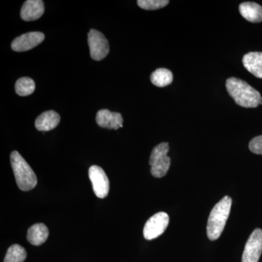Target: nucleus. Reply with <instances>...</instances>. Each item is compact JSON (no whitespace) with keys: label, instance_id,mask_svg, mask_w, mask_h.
<instances>
[{"label":"nucleus","instance_id":"f257e3e1","mask_svg":"<svg viewBox=\"0 0 262 262\" xmlns=\"http://www.w3.org/2000/svg\"><path fill=\"white\" fill-rule=\"evenodd\" d=\"M226 88L229 96L239 106L245 108H255L262 104L260 93L241 79L236 77L227 79Z\"/></svg>","mask_w":262,"mask_h":262},{"label":"nucleus","instance_id":"f03ea898","mask_svg":"<svg viewBox=\"0 0 262 262\" xmlns=\"http://www.w3.org/2000/svg\"><path fill=\"white\" fill-rule=\"evenodd\" d=\"M232 206V198L225 196L219 202L210 213L207 225V235L211 241L220 237L228 220Z\"/></svg>","mask_w":262,"mask_h":262},{"label":"nucleus","instance_id":"7ed1b4c3","mask_svg":"<svg viewBox=\"0 0 262 262\" xmlns=\"http://www.w3.org/2000/svg\"><path fill=\"white\" fill-rule=\"evenodd\" d=\"M10 163L19 189L24 192L34 189L37 184V177L30 165L19 154L18 151H12Z\"/></svg>","mask_w":262,"mask_h":262},{"label":"nucleus","instance_id":"20e7f679","mask_svg":"<svg viewBox=\"0 0 262 262\" xmlns=\"http://www.w3.org/2000/svg\"><path fill=\"white\" fill-rule=\"evenodd\" d=\"M168 151V143L163 142L155 146L151 151L149 163L151 175L155 178H162L168 173L170 165Z\"/></svg>","mask_w":262,"mask_h":262},{"label":"nucleus","instance_id":"39448f33","mask_svg":"<svg viewBox=\"0 0 262 262\" xmlns=\"http://www.w3.org/2000/svg\"><path fill=\"white\" fill-rule=\"evenodd\" d=\"M90 54L95 61H101L110 53L108 42L102 33L91 29L89 33Z\"/></svg>","mask_w":262,"mask_h":262},{"label":"nucleus","instance_id":"423d86ee","mask_svg":"<svg viewBox=\"0 0 262 262\" xmlns=\"http://www.w3.org/2000/svg\"><path fill=\"white\" fill-rule=\"evenodd\" d=\"M169 224V216L165 212H159L149 218L144 227V238L151 241L165 232Z\"/></svg>","mask_w":262,"mask_h":262},{"label":"nucleus","instance_id":"0eeeda50","mask_svg":"<svg viewBox=\"0 0 262 262\" xmlns=\"http://www.w3.org/2000/svg\"><path fill=\"white\" fill-rule=\"evenodd\" d=\"M89 174L95 194L98 198H106L110 191V181L104 170L98 165H92L90 167Z\"/></svg>","mask_w":262,"mask_h":262},{"label":"nucleus","instance_id":"6e6552de","mask_svg":"<svg viewBox=\"0 0 262 262\" xmlns=\"http://www.w3.org/2000/svg\"><path fill=\"white\" fill-rule=\"evenodd\" d=\"M262 253V230L256 229L250 235L244 253L242 262H258Z\"/></svg>","mask_w":262,"mask_h":262},{"label":"nucleus","instance_id":"1a4fd4ad","mask_svg":"<svg viewBox=\"0 0 262 262\" xmlns=\"http://www.w3.org/2000/svg\"><path fill=\"white\" fill-rule=\"evenodd\" d=\"M44 39L45 35L42 32H29L15 38L12 42L11 48L16 52L27 51L37 47Z\"/></svg>","mask_w":262,"mask_h":262},{"label":"nucleus","instance_id":"9d476101","mask_svg":"<svg viewBox=\"0 0 262 262\" xmlns=\"http://www.w3.org/2000/svg\"><path fill=\"white\" fill-rule=\"evenodd\" d=\"M96 120L100 127L115 130L122 127L123 123L121 114L113 113L108 110H99L96 115Z\"/></svg>","mask_w":262,"mask_h":262},{"label":"nucleus","instance_id":"9b49d317","mask_svg":"<svg viewBox=\"0 0 262 262\" xmlns=\"http://www.w3.org/2000/svg\"><path fill=\"white\" fill-rule=\"evenodd\" d=\"M45 12L44 3L41 0H27L20 10V17L25 21H32L40 18Z\"/></svg>","mask_w":262,"mask_h":262},{"label":"nucleus","instance_id":"f8f14e48","mask_svg":"<svg viewBox=\"0 0 262 262\" xmlns=\"http://www.w3.org/2000/svg\"><path fill=\"white\" fill-rule=\"evenodd\" d=\"M243 63L250 73L262 79V52H250L245 55Z\"/></svg>","mask_w":262,"mask_h":262},{"label":"nucleus","instance_id":"ddd939ff","mask_svg":"<svg viewBox=\"0 0 262 262\" xmlns=\"http://www.w3.org/2000/svg\"><path fill=\"white\" fill-rule=\"evenodd\" d=\"M61 117L53 110L45 112L36 119L35 127L39 131L53 130L59 124Z\"/></svg>","mask_w":262,"mask_h":262},{"label":"nucleus","instance_id":"4468645a","mask_svg":"<svg viewBox=\"0 0 262 262\" xmlns=\"http://www.w3.org/2000/svg\"><path fill=\"white\" fill-rule=\"evenodd\" d=\"M239 13L245 19L252 23L262 21V7L255 3H244L239 5Z\"/></svg>","mask_w":262,"mask_h":262},{"label":"nucleus","instance_id":"2eb2a0df","mask_svg":"<svg viewBox=\"0 0 262 262\" xmlns=\"http://www.w3.org/2000/svg\"><path fill=\"white\" fill-rule=\"evenodd\" d=\"M48 235L49 230L44 224H35L28 229L27 239L34 246H41L47 241Z\"/></svg>","mask_w":262,"mask_h":262},{"label":"nucleus","instance_id":"dca6fc26","mask_svg":"<svg viewBox=\"0 0 262 262\" xmlns=\"http://www.w3.org/2000/svg\"><path fill=\"white\" fill-rule=\"evenodd\" d=\"M151 82L158 87L163 88L171 84L173 80V73L167 69H158L151 74Z\"/></svg>","mask_w":262,"mask_h":262},{"label":"nucleus","instance_id":"f3484780","mask_svg":"<svg viewBox=\"0 0 262 262\" xmlns=\"http://www.w3.org/2000/svg\"><path fill=\"white\" fill-rule=\"evenodd\" d=\"M27 257L25 248L18 244L10 246L7 251L4 262H24Z\"/></svg>","mask_w":262,"mask_h":262},{"label":"nucleus","instance_id":"a211bd4d","mask_svg":"<svg viewBox=\"0 0 262 262\" xmlns=\"http://www.w3.org/2000/svg\"><path fill=\"white\" fill-rule=\"evenodd\" d=\"M15 92L20 96L32 94L35 90V82L29 77H21L17 80L15 86Z\"/></svg>","mask_w":262,"mask_h":262},{"label":"nucleus","instance_id":"6ab92c4d","mask_svg":"<svg viewBox=\"0 0 262 262\" xmlns=\"http://www.w3.org/2000/svg\"><path fill=\"white\" fill-rule=\"evenodd\" d=\"M138 5L142 9L154 10L160 9L168 5V0H139Z\"/></svg>","mask_w":262,"mask_h":262},{"label":"nucleus","instance_id":"aec40b11","mask_svg":"<svg viewBox=\"0 0 262 262\" xmlns=\"http://www.w3.org/2000/svg\"><path fill=\"white\" fill-rule=\"evenodd\" d=\"M249 149L254 154L262 155V136H256L250 141Z\"/></svg>","mask_w":262,"mask_h":262}]
</instances>
